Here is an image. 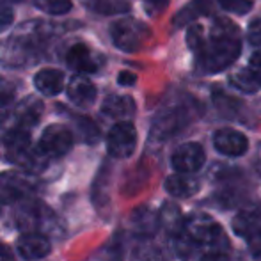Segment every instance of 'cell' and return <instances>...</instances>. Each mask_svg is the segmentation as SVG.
Masks as SVG:
<instances>
[{
	"instance_id": "cell-1",
	"label": "cell",
	"mask_w": 261,
	"mask_h": 261,
	"mask_svg": "<svg viewBox=\"0 0 261 261\" xmlns=\"http://www.w3.org/2000/svg\"><path fill=\"white\" fill-rule=\"evenodd\" d=\"M176 251L185 261H201L210 254H219L227 249L224 229L208 215H190L183 220L174 237Z\"/></svg>"
},
{
	"instance_id": "cell-2",
	"label": "cell",
	"mask_w": 261,
	"mask_h": 261,
	"mask_svg": "<svg viewBox=\"0 0 261 261\" xmlns=\"http://www.w3.org/2000/svg\"><path fill=\"white\" fill-rule=\"evenodd\" d=\"M242 52L240 31L227 18H215L208 38L197 52L196 68L201 73H219L229 68Z\"/></svg>"
},
{
	"instance_id": "cell-3",
	"label": "cell",
	"mask_w": 261,
	"mask_h": 261,
	"mask_svg": "<svg viewBox=\"0 0 261 261\" xmlns=\"http://www.w3.org/2000/svg\"><path fill=\"white\" fill-rule=\"evenodd\" d=\"M2 153L7 162L20 165L23 169H39L43 165V158L38 149H32V139L27 130L13 128L2 139Z\"/></svg>"
},
{
	"instance_id": "cell-4",
	"label": "cell",
	"mask_w": 261,
	"mask_h": 261,
	"mask_svg": "<svg viewBox=\"0 0 261 261\" xmlns=\"http://www.w3.org/2000/svg\"><path fill=\"white\" fill-rule=\"evenodd\" d=\"M151 32L142 21L134 18H123L112 23L110 27V38L116 48L123 52H137L144 46V43L149 39Z\"/></svg>"
},
{
	"instance_id": "cell-5",
	"label": "cell",
	"mask_w": 261,
	"mask_h": 261,
	"mask_svg": "<svg viewBox=\"0 0 261 261\" xmlns=\"http://www.w3.org/2000/svg\"><path fill=\"white\" fill-rule=\"evenodd\" d=\"M73 148V134L69 128L62 124H50L45 128L41 139H39L38 153L45 160H55L64 156Z\"/></svg>"
},
{
	"instance_id": "cell-6",
	"label": "cell",
	"mask_w": 261,
	"mask_h": 261,
	"mask_svg": "<svg viewBox=\"0 0 261 261\" xmlns=\"http://www.w3.org/2000/svg\"><path fill=\"white\" fill-rule=\"evenodd\" d=\"M36 185L27 174L18 171L0 172V203L14 204L29 199L34 194Z\"/></svg>"
},
{
	"instance_id": "cell-7",
	"label": "cell",
	"mask_w": 261,
	"mask_h": 261,
	"mask_svg": "<svg viewBox=\"0 0 261 261\" xmlns=\"http://www.w3.org/2000/svg\"><path fill=\"white\" fill-rule=\"evenodd\" d=\"M233 229L242 240L247 242L252 256H261V212L254 208L242 210L233 220Z\"/></svg>"
},
{
	"instance_id": "cell-8",
	"label": "cell",
	"mask_w": 261,
	"mask_h": 261,
	"mask_svg": "<svg viewBox=\"0 0 261 261\" xmlns=\"http://www.w3.org/2000/svg\"><path fill=\"white\" fill-rule=\"evenodd\" d=\"M137 148V130L130 121H119L107 135V151L114 158H128Z\"/></svg>"
},
{
	"instance_id": "cell-9",
	"label": "cell",
	"mask_w": 261,
	"mask_h": 261,
	"mask_svg": "<svg viewBox=\"0 0 261 261\" xmlns=\"http://www.w3.org/2000/svg\"><path fill=\"white\" fill-rule=\"evenodd\" d=\"M192 121V112L187 107H176V109L164 110L155 119L151 128V137L156 141H167L169 137L176 135L179 130Z\"/></svg>"
},
{
	"instance_id": "cell-10",
	"label": "cell",
	"mask_w": 261,
	"mask_h": 261,
	"mask_svg": "<svg viewBox=\"0 0 261 261\" xmlns=\"http://www.w3.org/2000/svg\"><path fill=\"white\" fill-rule=\"evenodd\" d=\"M206 155L204 149L197 142H187L181 144L174 153H172V167L176 169L178 174H194L204 165Z\"/></svg>"
},
{
	"instance_id": "cell-11",
	"label": "cell",
	"mask_w": 261,
	"mask_h": 261,
	"mask_svg": "<svg viewBox=\"0 0 261 261\" xmlns=\"http://www.w3.org/2000/svg\"><path fill=\"white\" fill-rule=\"evenodd\" d=\"M14 220H16V226L25 233L43 234V227H46L48 220H55V215L41 204H25V206L18 210Z\"/></svg>"
},
{
	"instance_id": "cell-12",
	"label": "cell",
	"mask_w": 261,
	"mask_h": 261,
	"mask_svg": "<svg viewBox=\"0 0 261 261\" xmlns=\"http://www.w3.org/2000/svg\"><path fill=\"white\" fill-rule=\"evenodd\" d=\"M213 146L217 151L226 156H242L247 153L249 141L244 134L233 128H220L213 135Z\"/></svg>"
},
{
	"instance_id": "cell-13",
	"label": "cell",
	"mask_w": 261,
	"mask_h": 261,
	"mask_svg": "<svg viewBox=\"0 0 261 261\" xmlns=\"http://www.w3.org/2000/svg\"><path fill=\"white\" fill-rule=\"evenodd\" d=\"M52 244L45 234L39 233H23L18 238V254L27 261L41 259L50 254Z\"/></svg>"
},
{
	"instance_id": "cell-14",
	"label": "cell",
	"mask_w": 261,
	"mask_h": 261,
	"mask_svg": "<svg viewBox=\"0 0 261 261\" xmlns=\"http://www.w3.org/2000/svg\"><path fill=\"white\" fill-rule=\"evenodd\" d=\"M68 98L73 105L86 109L96 100V87L86 76H73L68 84Z\"/></svg>"
},
{
	"instance_id": "cell-15",
	"label": "cell",
	"mask_w": 261,
	"mask_h": 261,
	"mask_svg": "<svg viewBox=\"0 0 261 261\" xmlns=\"http://www.w3.org/2000/svg\"><path fill=\"white\" fill-rule=\"evenodd\" d=\"M66 62L71 69L79 73H96L100 68V62L96 61L94 54L87 48L84 43H76L71 46V50L68 52Z\"/></svg>"
},
{
	"instance_id": "cell-16",
	"label": "cell",
	"mask_w": 261,
	"mask_h": 261,
	"mask_svg": "<svg viewBox=\"0 0 261 261\" xmlns=\"http://www.w3.org/2000/svg\"><path fill=\"white\" fill-rule=\"evenodd\" d=\"M43 116V103L36 98H27L16 107V128L27 130L39 123Z\"/></svg>"
},
{
	"instance_id": "cell-17",
	"label": "cell",
	"mask_w": 261,
	"mask_h": 261,
	"mask_svg": "<svg viewBox=\"0 0 261 261\" xmlns=\"http://www.w3.org/2000/svg\"><path fill=\"white\" fill-rule=\"evenodd\" d=\"M34 86L45 96H57L64 87V75L59 69L46 68L36 73Z\"/></svg>"
},
{
	"instance_id": "cell-18",
	"label": "cell",
	"mask_w": 261,
	"mask_h": 261,
	"mask_svg": "<svg viewBox=\"0 0 261 261\" xmlns=\"http://www.w3.org/2000/svg\"><path fill=\"white\" fill-rule=\"evenodd\" d=\"M165 190L172 197L187 199V197H192L199 190V181L190 174H172L165 179Z\"/></svg>"
},
{
	"instance_id": "cell-19",
	"label": "cell",
	"mask_w": 261,
	"mask_h": 261,
	"mask_svg": "<svg viewBox=\"0 0 261 261\" xmlns=\"http://www.w3.org/2000/svg\"><path fill=\"white\" fill-rule=\"evenodd\" d=\"M101 112L107 117L112 119H123V117H130L135 114V101L130 96H121V94H112L103 101L101 105Z\"/></svg>"
},
{
	"instance_id": "cell-20",
	"label": "cell",
	"mask_w": 261,
	"mask_h": 261,
	"mask_svg": "<svg viewBox=\"0 0 261 261\" xmlns=\"http://www.w3.org/2000/svg\"><path fill=\"white\" fill-rule=\"evenodd\" d=\"M210 9H212L210 0H192L174 16V25L176 27H185V25L194 23V20L210 14Z\"/></svg>"
},
{
	"instance_id": "cell-21",
	"label": "cell",
	"mask_w": 261,
	"mask_h": 261,
	"mask_svg": "<svg viewBox=\"0 0 261 261\" xmlns=\"http://www.w3.org/2000/svg\"><path fill=\"white\" fill-rule=\"evenodd\" d=\"M132 226H134L135 233L144 234V237H149L160 227L158 224V215L153 213L149 208H139L132 213Z\"/></svg>"
},
{
	"instance_id": "cell-22",
	"label": "cell",
	"mask_w": 261,
	"mask_h": 261,
	"mask_svg": "<svg viewBox=\"0 0 261 261\" xmlns=\"http://www.w3.org/2000/svg\"><path fill=\"white\" fill-rule=\"evenodd\" d=\"M82 4L96 14H123L130 11L128 0H82Z\"/></svg>"
},
{
	"instance_id": "cell-23",
	"label": "cell",
	"mask_w": 261,
	"mask_h": 261,
	"mask_svg": "<svg viewBox=\"0 0 261 261\" xmlns=\"http://www.w3.org/2000/svg\"><path fill=\"white\" fill-rule=\"evenodd\" d=\"M132 259L134 261H169V254L162 245L146 240L134 249Z\"/></svg>"
},
{
	"instance_id": "cell-24",
	"label": "cell",
	"mask_w": 261,
	"mask_h": 261,
	"mask_svg": "<svg viewBox=\"0 0 261 261\" xmlns=\"http://www.w3.org/2000/svg\"><path fill=\"white\" fill-rule=\"evenodd\" d=\"M183 220L185 219L181 217V210L172 203L164 204V208L158 213V224H160L162 227H165V231L171 233L172 237H176V233H178L179 227H181Z\"/></svg>"
},
{
	"instance_id": "cell-25",
	"label": "cell",
	"mask_w": 261,
	"mask_h": 261,
	"mask_svg": "<svg viewBox=\"0 0 261 261\" xmlns=\"http://www.w3.org/2000/svg\"><path fill=\"white\" fill-rule=\"evenodd\" d=\"M231 84H233V87H237L238 91L249 93V94L258 93L261 89V79L249 68H242V69H238L234 75H231Z\"/></svg>"
},
{
	"instance_id": "cell-26",
	"label": "cell",
	"mask_w": 261,
	"mask_h": 261,
	"mask_svg": "<svg viewBox=\"0 0 261 261\" xmlns=\"http://www.w3.org/2000/svg\"><path fill=\"white\" fill-rule=\"evenodd\" d=\"M212 100H213V105L217 107V110H219L224 117H227V119H234V117L238 116V112H240L242 101L229 96V94L224 93V91L215 89L212 93Z\"/></svg>"
},
{
	"instance_id": "cell-27",
	"label": "cell",
	"mask_w": 261,
	"mask_h": 261,
	"mask_svg": "<svg viewBox=\"0 0 261 261\" xmlns=\"http://www.w3.org/2000/svg\"><path fill=\"white\" fill-rule=\"evenodd\" d=\"M75 124H76V132L80 134V139L84 142L96 144L100 141V128H98V124L93 119H89L86 116H79L75 119Z\"/></svg>"
},
{
	"instance_id": "cell-28",
	"label": "cell",
	"mask_w": 261,
	"mask_h": 261,
	"mask_svg": "<svg viewBox=\"0 0 261 261\" xmlns=\"http://www.w3.org/2000/svg\"><path fill=\"white\" fill-rule=\"evenodd\" d=\"M34 4L48 14H66L71 11V0H34Z\"/></svg>"
},
{
	"instance_id": "cell-29",
	"label": "cell",
	"mask_w": 261,
	"mask_h": 261,
	"mask_svg": "<svg viewBox=\"0 0 261 261\" xmlns=\"http://www.w3.org/2000/svg\"><path fill=\"white\" fill-rule=\"evenodd\" d=\"M16 96V87L6 79H0V119H4L6 109L14 101Z\"/></svg>"
},
{
	"instance_id": "cell-30",
	"label": "cell",
	"mask_w": 261,
	"mask_h": 261,
	"mask_svg": "<svg viewBox=\"0 0 261 261\" xmlns=\"http://www.w3.org/2000/svg\"><path fill=\"white\" fill-rule=\"evenodd\" d=\"M204 39H206V36H204V29L197 23L190 25L189 32H187V45H189V48L192 50L194 54L199 52L201 46H203V43H204Z\"/></svg>"
},
{
	"instance_id": "cell-31",
	"label": "cell",
	"mask_w": 261,
	"mask_h": 261,
	"mask_svg": "<svg viewBox=\"0 0 261 261\" xmlns=\"http://www.w3.org/2000/svg\"><path fill=\"white\" fill-rule=\"evenodd\" d=\"M222 9L234 14H247L252 9V0H217Z\"/></svg>"
},
{
	"instance_id": "cell-32",
	"label": "cell",
	"mask_w": 261,
	"mask_h": 261,
	"mask_svg": "<svg viewBox=\"0 0 261 261\" xmlns=\"http://www.w3.org/2000/svg\"><path fill=\"white\" fill-rule=\"evenodd\" d=\"M13 20H14V14L11 11V7L0 4V32L6 31L9 25H13Z\"/></svg>"
},
{
	"instance_id": "cell-33",
	"label": "cell",
	"mask_w": 261,
	"mask_h": 261,
	"mask_svg": "<svg viewBox=\"0 0 261 261\" xmlns=\"http://www.w3.org/2000/svg\"><path fill=\"white\" fill-rule=\"evenodd\" d=\"M249 41L254 46H261V20H254L249 25Z\"/></svg>"
},
{
	"instance_id": "cell-34",
	"label": "cell",
	"mask_w": 261,
	"mask_h": 261,
	"mask_svg": "<svg viewBox=\"0 0 261 261\" xmlns=\"http://www.w3.org/2000/svg\"><path fill=\"white\" fill-rule=\"evenodd\" d=\"M142 2L146 4V9H148L149 14H158L167 7L169 0H142Z\"/></svg>"
},
{
	"instance_id": "cell-35",
	"label": "cell",
	"mask_w": 261,
	"mask_h": 261,
	"mask_svg": "<svg viewBox=\"0 0 261 261\" xmlns=\"http://www.w3.org/2000/svg\"><path fill=\"white\" fill-rule=\"evenodd\" d=\"M117 82H119V86H126V87L134 86V84L137 82V76L130 71H121L119 75H117Z\"/></svg>"
},
{
	"instance_id": "cell-36",
	"label": "cell",
	"mask_w": 261,
	"mask_h": 261,
	"mask_svg": "<svg viewBox=\"0 0 261 261\" xmlns=\"http://www.w3.org/2000/svg\"><path fill=\"white\" fill-rule=\"evenodd\" d=\"M249 69H252L261 79V52H256L251 57V61H249Z\"/></svg>"
},
{
	"instance_id": "cell-37",
	"label": "cell",
	"mask_w": 261,
	"mask_h": 261,
	"mask_svg": "<svg viewBox=\"0 0 261 261\" xmlns=\"http://www.w3.org/2000/svg\"><path fill=\"white\" fill-rule=\"evenodd\" d=\"M0 261H16L13 251L6 244H0Z\"/></svg>"
},
{
	"instance_id": "cell-38",
	"label": "cell",
	"mask_w": 261,
	"mask_h": 261,
	"mask_svg": "<svg viewBox=\"0 0 261 261\" xmlns=\"http://www.w3.org/2000/svg\"><path fill=\"white\" fill-rule=\"evenodd\" d=\"M201 261H229V258H227L224 252H219V254H210V256L203 258Z\"/></svg>"
},
{
	"instance_id": "cell-39",
	"label": "cell",
	"mask_w": 261,
	"mask_h": 261,
	"mask_svg": "<svg viewBox=\"0 0 261 261\" xmlns=\"http://www.w3.org/2000/svg\"><path fill=\"white\" fill-rule=\"evenodd\" d=\"M254 167L261 176V142L258 144V149H256V155H254Z\"/></svg>"
},
{
	"instance_id": "cell-40",
	"label": "cell",
	"mask_w": 261,
	"mask_h": 261,
	"mask_svg": "<svg viewBox=\"0 0 261 261\" xmlns=\"http://www.w3.org/2000/svg\"><path fill=\"white\" fill-rule=\"evenodd\" d=\"M18 2H23V0H0V4L7 6V4H18Z\"/></svg>"
}]
</instances>
